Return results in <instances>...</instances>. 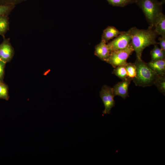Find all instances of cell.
Wrapping results in <instances>:
<instances>
[{
    "label": "cell",
    "mask_w": 165,
    "mask_h": 165,
    "mask_svg": "<svg viewBox=\"0 0 165 165\" xmlns=\"http://www.w3.org/2000/svg\"><path fill=\"white\" fill-rule=\"evenodd\" d=\"M131 34V44L137 58H141L144 50L151 45L158 44L156 38L159 35L153 28L140 29L136 27L130 29Z\"/></svg>",
    "instance_id": "cell-1"
},
{
    "label": "cell",
    "mask_w": 165,
    "mask_h": 165,
    "mask_svg": "<svg viewBox=\"0 0 165 165\" xmlns=\"http://www.w3.org/2000/svg\"><path fill=\"white\" fill-rule=\"evenodd\" d=\"M134 63L136 68V75L132 80L136 86L143 87L151 86L160 77L141 58H137Z\"/></svg>",
    "instance_id": "cell-2"
},
{
    "label": "cell",
    "mask_w": 165,
    "mask_h": 165,
    "mask_svg": "<svg viewBox=\"0 0 165 165\" xmlns=\"http://www.w3.org/2000/svg\"><path fill=\"white\" fill-rule=\"evenodd\" d=\"M165 0H136L135 3L142 10L149 25V28H153L155 20L162 13V5Z\"/></svg>",
    "instance_id": "cell-3"
},
{
    "label": "cell",
    "mask_w": 165,
    "mask_h": 165,
    "mask_svg": "<svg viewBox=\"0 0 165 165\" xmlns=\"http://www.w3.org/2000/svg\"><path fill=\"white\" fill-rule=\"evenodd\" d=\"M134 51L130 44L126 48L115 51H111L106 62L115 68L121 65H125L129 56Z\"/></svg>",
    "instance_id": "cell-4"
},
{
    "label": "cell",
    "mask_w": 165,
    "mask_h": 165,
    "mask_svg": "<svg viewBox=\"0 0 165 165\" xmlns=\"http://www.w3.org/2000/svg\"><path fill=\"white\" fill-rule=\"evenodd\" d=\"M131 34L130 29L123 31L107 44L110 51L126 48L131 43Z\"/></svg>",
    "instance_id": "cell-5"
},
{
    "label": "cell",
    "mask_w": 165,
    "mask_h": 165,
    "mask_svg": "<svg viewBox=\"0 0 165 165\" xmlns=\"http://www.w3.org/2000/svg\"><path fill=\"white\" fill-rule=\"evenodd\" d=\"M100 97L104 103L105 109L104 114H110L112 108L115 105V97L112 88L106 85H104L100 91Z\"/></svg>",
    "instance_id": "cell-6"
},
{
    "label": "cell",
    "mask_w": 165,
    "mask_h": 165,
    "mask_svg": "<svg viewBox=\"0 0 165 165\" xmlns=\"http://www.w3.org/2000/svg\"><path fill=\"white\" fill-rule=\"evenodd\" d=\"M3 40L0 44V60L6 63L10 61L14 54V50L10 42V38L3 37Z\"/></svg>",
    "instance_id": "cell-7"
},
{
    "label": "cell",
    "mask_w": 165,
    "mask_h": 165,
    "mask_svg": "<svg viewBox=\"0 0 165 165\" xmlns=\"http://www.w3.org/2000/svg\"><path fill=\"white\" fill-rule=\"evenodd\" d=\"M131 80L128 78L115 85L112 88L114 96H119L124 99L128 97V87Z\"/></svg>",
    "instance_id": "cell-8"
},
{
    "label": "cell",
    "mask_w": 165,
    "mask_h": 165,
    "mask_svg": "<svg viewBox=\"0 0 165 165\" xmlns=\"http://www.w3.org/2000/svg\"><path fill=\"white\" fill-rule=\"evenodd\" d=\"M110 52L108 44L102 40L95 47L94 54L103 61H106Z\"/></svg>",
    "instance_id": "cell-9"
},
{
    "label": "cell",
    "mask_w": 165,
    "mask_h": 165,
    "mask_svg": "<svg viewBox=\"0 0 165 165\" xmlns=\"http://www.w3.org/2000/svg\"><path fill=\"white\" fill-rule=\"evenodd\" d=\"M147 63L148 65L159 75H165V59L151 61Z\"/></svg>",
    "instance_id": "cell-10"
},
{
    "label": "cell",
    "mask_w": 165,
    "mask_h": 165,
    "mask_svg": "<svg viewBox=\"0 0 165 165\" xmlns=\"http://www.w3.org/2000/svg\"><path fill=\"white\" fill-rule=\"evenodd\" d=\"M123 32L120 31L114 26H108L103 31L101 36V40L107 43L110 40L116 37Z\"/></svg>",
    "instance_id": "cell-11"
},
{
    "label": "cell",
    "mask_w": 165,
    "mask_h": 165,
    "mask_svg": "<svg viewBox=\"0 0 165 165\" xmlns=\"http://www.w3.org/2000/svg\"><path fill=\"white\" fill-rule=\"evenodd\" d=\"M153 28L159 35L165 36V16L163 13L156 19Z\"/></svg>",
    "instance_id": "cell-12"
},
{
    "label": "cell",
    "mask_w": 165,
    "mask_h": 165,
    "mask_svg": "<svg viewBox=\"0 0 165 165\" xmlns=\"http://www.w3.org/2000/svg\"><path fill=\"white\" fill-rule=\"evenodd\" d=\"M154 47L150 53L152 61L165 59V51L158 47L157 44Z\"/></svg>",
    "instance_id": "cell-13"
},
{
    "label": "cell",
    "mask_w": 165,
    "mask_h": 165,
    "mask_svg": "<svg viewBox=\"0 0 165 165\" xmlns=\"http://www.w3.org/2000/svg\"><path fill=\"white\" fill-rule=\"evenodd\" d=\"M9 23L8 16L0 17V35L3 37L9 30Z\"/></svg>",
    "instance_id": "cell-14"
},
{
    "label": "cell",
    "mask_w": 165,
    "mask_h": 165,
    "mask_svg": "<svg viewBox=\"0 0 165 165\" xmlns=\"http://www.w3.org/2000/svg\"><path fill=\"white\" fill-rule=\"evenodd\" d=\"M112 73L122 80L127 79L129 78L127 75L125 65H119L116 67L113 70Z\"/></svg>",
    "instance_id": "cell-15"
},
{
    "label": "cell",
    "mask_w": 165,
    "mask_h": 165,
    "mask_svg": "<svg viewBox=\"0 0 165 165\" xmlns=\"http://www.w3.org/2000/svg\"><path fill=\"white\" fill-rule=\"evenodd\" d=\"M109 4L113 6L124 7L135 3L136 0H106Z\"/></svg>",
    "instance_id": "cell-16"
},
{
    "label": "cell",
    "mask_w": 165,
    "mask_h": 165,
    "mask_svg": "<svg viewBox=\"0 0 165 165\" xmlns=\"http://www.w3.org/2000/svg\"><path fill=\"white\" fill-rule=\"evenodd\" d=\"M125 66L128 77L132 80L136 75V68L134 63H127Z\"/></svg>",
    "instance_id": "cell-17"
},
{
    "label": "cell",
    "mask_w": 165,
    "mask_h": 165,
    "mask_svg": "<svg viewBox=\"0 0 165 165\" xmlns=\"http://www.w3.org/2000/svg\"><path fill=\"white\" fill-rule=\"evenodd\" d=\"M15 6L13 5H0V17L8 16Z\"/></svg>",
    "instance_id": "cell-18"
},
{
    "label": "cell",
    "mask_w": 165,
    "mask_h": 165,
    "mask_svg": "<svg viewBox=\"0 0 165 165\" xmlns=\"http://www.w3.org/2000/svg\"><path fill=\"white\" fill-rule=\"evenodd\" d=\"M8 88L7 86L2 81H0V99L9 100Z\"/></svg>",
    "instance_id": "cell-19"
},
{
    "label": "cell",
    "mask_w": 165,
    "mask_h": 165,
    "mask_svg": "<svg viewBox=\"0 0 165 165\" xmlns=\"http://www.w3.org/2000/svg\"><path fill=\"white\" fill-rule=\"evenodd\" d=\"M154 84L156 86L160 92L165 95V75L160 76Z\"/></svg>",
    "instance_id": "cell-20"
},
{
    "label": "cell",
    "mask_w": 165,
    "mask_h": 165,
    "mask_svg": "<svg viewBox=\"0 0 165 165\" xmlns=\"http://www.w3.org/2000/svg\"><path fill=\"white\" fill-rule=\"evenodd\" d=\"M28 0H0V5H16L21 3Z\"/></svg>",
    "instance_id": "cell-21"
},
{
    "label": "cell",
    "mask_w": 165,
    "mask_h": 165,
    "mask_svg": "<svg viewBox=\"0 0 165 165\" xmlns=\"http://www.w3.org/2000/svg\"><path fill=\"white\" fill-rule=\"evenodd\" d=\"M6 63L0 60V81H2L4 73L5 67Z\"/></svg>",
    "instance_id": "cell-22"
},
{
    "label": "cell",
    "mask_w": 165,
    "mask_h": 165,
    "mask_svg": "<svg viewBox=\"0 0 165 165\" xmlns=\"http://www.w3.org/2000/svg\"><path fill=\"white\" fill-rule=\"evenodd\" d=\"M158 39L159 41L158 44L160 45V48L165 51V36H160Z\"/></svg>",
    "instance_id": "cell-23"
}]
</instances>
